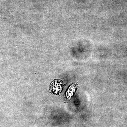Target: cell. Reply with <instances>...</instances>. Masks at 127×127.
Listing matches in <instances>:
<instances>
[{
    "instance_id": "obj_1",
    "label": "cell",
    "mask_w": 127,
    "mask_h": 127,
    "mask_svg": "<svg viewBox=\"0 0 127 127\" xmlns=\"http://www.w3.org/2000/svg\"><path fill=\"white\" fill-rule=\"evenodd\" d=\"M56 82L53 83L52 88L53 90V92L54 91L55 92H58L61 90V85L60 83H58V82Z\"/></svg>"
}]
</instances>
